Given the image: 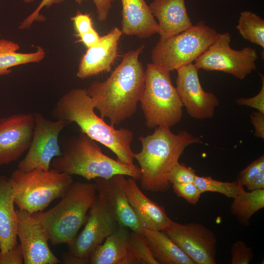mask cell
Returning a JSON list of instances; mask_svg holds the SVG:
<instances>
[{
    "label": "cell",
    "instance_id": "obj_1",
    "mask_svg": "<svg viewBox=\"0 0 264 264\" xmlns=\"http://www.w3.org/2000/svg\"><path fill=\"white\" fill-rule=\"evenodd\" d=\"M144 45L126 52L104 81L92 82L86 89L103 119L118 125L136 112L145 84V69L139 60Z\"/></svg>",
    "mask_w": 264,
    "mask_h": 264
},
{
    "label": "cell",
    "instance_id": "obj_2",
    "mask_svg": "<svg viewBox=\"0 0 264 264\" xmlns=\"http://www.w3.org/2000/svg\"><path fill=\"white\" fill-rule=\"evenodd\" d=\"M91 97L86 88H72L64 94L54 106L52 115L55 120L76 123L81 132L111 150L116 159L134 166V154L131 148L133 133L128 129H116L107 124L94 112Z\"/></svg>",
    "mask_w": 264,
    "mask_h": 264
},
{
    "label": "cell",
    "instance_id": "obj_3",
    "mask_svg": "<svg viewBox=\"0 0 264 264\" xmlns=\"http://www.w3.org/2000/svg\"><path fill=\"white\" fill-rule=\"evenodd\" d=\"M141 151L134 154L140 166L142 188L153 193L165 192L170 187V172L179 161L184 150L201 140L183 131L175 134L170 128L160 126L146 136H141Z\"/></svg>",
    "mask_w": 264,
    "mask_h": 264
},
{
    "label": "cell",
    "instance_id": "obj_4",
    "mask_svg": "<svg viewBox=\"0 0 264 264\" xmlns=\"http://www.w3.org/2000/svg\"><path fill=\"white\" fill-rule=\"evenodd\" d=\"M53 168L67 174L82 176L89 181L97 178L108 179L117 175L139 180V167L131 166L104 154L96 141L86 134L70 140L59 156L52 161Z\"/></svg>",
    "mask_w": 264,
    "mask_h": 264
},
{
    "label": "cell",
    "instance_id": "obj_5",
    "mask_svg": "<svg viewBox=\"0 0 264 264\" xmlns=\"http://www.w3.org/2000/svg\"><path fill=\"white\" fill-rule=\"evenodd\" d=\"M97 194L95 183L72 182L53 208L33 215L42 224L53 245L70 244L86 222Z\"/></svg>",
    "mask_w": 264,
    "mask_h": 264
},
{
    "label": "cell",
    "instance_id": "obj_6",
    "mask_svg": "<svg viewBox=\"0 0 264 264\" xmlns=\"http://www.w3.org/2000/svg\"><path fill=\"white\" fill-rule=\"evenodd\" d=\"M149 129L171 127L182 117L183 107L170 71L153 63L147 65L145 84L140 102Z\"/></svg>",
    "mask_w": 264,
    "mask_h": 264
},
{
    "label": "cell",
    "instance_id": "obj_7",
    "mask_svg": "<svg viewBox=\"0 0 264 264\" xmlns=\"http://www.w3.org/2000/svg\"><path fill=\"white\" fill-rule=\"evenodd\" d=\"M14 201L20 211L30 214L43 211L56 198H61L73 182L72 176L53 168L15 170L9 178Z\"/></svg>",
    "mask_w": 264,
    "mask_h": 264
},
{
    "label": "cell",
    "instance_id": "obj_8",
    "mask_svg": "<svg viewBox=\"0 0 264 264\" xmlns=\"http://www.w3.org/2000/svg\"><path fill=\"white\" fill-rule=\"evenodd\" d=\"M217 31L200 21L184 31L158 40L151 51L153 64L169 71L193 63L214 42Z\"/></svg>",
    "mask_w": 264,
    "mask_h": 264
},
{
    "label": "cell",
    "instance_id": "obj_9",
    "mask_svg": "<svg viewBox=\"0 0 264 264\" xmlns=\"http://www.w3.org/2000/svg\"><path fill=\"white\" fill-rule=\"evenodd\" d=\"M84 228L68 245L63 262L69 264H88L93 250L120 226L103 194H97L88 211Z\"/></svg>",
    "mask_w": 264,
    "mask_h": 264
},
{
    "label": "cell",
    "instance_id": "obj_10",
    "mask_svg": "<svg viewBox=\"0 0 264 264\" xmlns=\"http://www.w3.org/2000/svg\"><path fill=\"white\" fill-rule=\"evenodd\" d=\"M231 40L229 32L217 33L214 42L195 60L194 65L198 69L220 71L240 80L245 79L257 68V51L251 47L233 49Z\"/></svg>",
    "mask_w": 264,
    "mask_h": 264
},
{
    "label": "cell",
    "instance_id": "obj_11",
    "mask_svg": "<svg viewBox=\"0 0 264 264\" xmlns=\"http://www.w3.org/2000/svg\"><path fill=\"white\" fill-rule=\"evenodd\" d=\"M34 114L35 125L31 143L18 168L24 172L35 169L47 171L53 159L62 154L59 136L69 124L63 120H49L40 112Z\"/></svg>",
    "mask_w": 264,
    "mask_h": 264
},
{
    "label": "cell",
    "instance_id": "obj_12",
    "mask_svg": "<svg viewBox=\"0 0 264 264\" xmlns=\"http://www.w3.org/2000/svg\"><path fill=\"white\" fill-rule=\"evenodd\" d=\"M163 231L195 264H216L217 238L202 224H180L171 220Z\"/></svg>",
    "mask_w": 264,
    "mask_h": 264
},
{
    "label": "cell",
    "instance_id": "obj_13",
    "mask_svg": "<svg viewBox=\"0 0 264 264\" xmlns=\"http://www.w3.org/2000/svg\"><path fill=\"white\" fill-rule=\"evenodd\" d=\"M198 70L193 63L177 69L176 88L190 116L203 120L213 117L219 100L214 94L203 89Z\"/></svg>",
    "mask_w": 264,
    "mask_h": 264
},
{
    "label": "cell",
    "instance_id": "obj_14",
    "mask_svg": "<svg viewBox=\"0 0 264 264\" xmlns=\"http://www.w3.org/2000/svg\"><path fill=\"white\" fill-rule=\"evenodd\" d=\"M17 237L20 241L24 264H58L61 263L50 249L46 230L33 215L16 210Z\"/></svg>",
    "mask_w": 264,
    "mask_h": 264
},
{
    "label": "cell",
    "instance_id": "obj_15",
    "mask_svg": "<svg viewBox=\"0 0 264 264\" xmlns=\"http://www.w3.org/2000/svg\"><path fill=\"white\" fill-rule=\"evenodd\" d=\"M34 125V113H20L0 119V166L15 161L28 150Z\"/></svg>",
    "mask_w": 264,
    "mask_h": 264
},
{
    "label": "cell",
    "instance_id": "obj_16",
    "mask_svg": "<svg viewBox=\"0 0 264 264\" xmlns=\"http://www.w3.org/2000/svg\"><path fill=\"white\" fill-rule=\"evenodd\" d=\"M123 33L115 27L100 37L98 42L88 48L78 66L76 76L84 79L110 71L117 57L118 45Z\"/></svg>",
    "mask_w": 264,
    "mask_h": 264
},
{
    "label": "cell",
    "instance_id": "obj_17",
    "mask_svg": "<svg viewBox=\"0 0 264 264\" xmlns=\"http://www.w3.org/2000/svg\"><path fill=\"white\" fill-rule=\"evenodd\" d=\"M125 176L117 175L105 179H94L97 191L106 198L120 226L131 231L142 232V225L127 197L125 188Z\"/></svg>",
    "mask_w": 264,
    "mask_h": 264
},
{
    "label": "cell",
    "instance_id": "obj_18",
    "mask_svg": "<svg viewBox=\"0 0 264 264\" xmlns=\"http://www.w3.org/2000/svg\"><path fill=\"white\" fill-rule=\"evenodd\" d=\"M149 7L158 21L159 40H167L193 25L185 0H153Z\"/></svg>",
    "mask_w": 264,
    "mask_h": 264
},
{
    "label": "cell",
    "instance_id": "obj_19",
    "mask_svg": "<svg viewBox=\"0 0 264 264\" xmlns=\"http://www.w3.org/2000/svg\"><path fill=\"white\" fill-rule=\"evenodd\" d=\"M126 193L142 226L163 231L170 224L171 219L164 209L147 197L140 190L135 179H125Z\"/></svg>",
    "mask_w": 264,
    "mask_h": 264
},
{
    "label": "cell",
    "instance_id": "obj_20",
    "mask_svg": "<svg viewBox=\"0 0 264 264\" xmlns=\"http://www.w3.org/2000/svg\"><path fill=\"white\" fill-rule=\"evenodd\" d=\"M121 1L123 34L147 38L158 33V23L145 0Z\"/></svg>",
    "mask_w": 264,
    "mask_h": 264
},
{
    "label": "cell",
    "instance_id": "obj_21",
    "mask_svg": "<svg viewBox=\"0 0 264 264\" xmlns=\"http://www.w3.org/2000/svg\"><path fill=\"white\" fill-rule=\"evenodd\" d=\"M131 230L119 226L90 254V264H133L129 248Z\"/></svg>",
    "mask_w": 264,
    "mask_h": 264
},
{
    "label": "cell",
    "instance_id": "obj_22",
    "mask_svg": "<svg viewBox=\"0 0 264 264\" xmlns=\"http://www.w3.org/2000/svg\"><path fill=\"white\" fill-rule=\"evenodd\" d=\"M9 178L0 176V247L5 252L17 245V214Z\"/></svg>",
    "mask_w": 264,
    "mask_h": 264
},
{
    "label": "cell",
    "instance_id": "obj_23",
    "mask_svg": "<svg viewBox=\"0 0 264 264\" xmlns=\"http://www.w3.org/2000/svg\"><path fill=\"white\" fill-rule=\"evenodd\" d=\"M142 228L158 264H195L163 231Z\"/></svg>",
    "mask_w": 264,
    "mask_h": 264
},
{
    "label": "cell",
    "instance_id": "obj_24",
    "mask_svg": "<svg viewBox=\"0 0 264 264\" xmlns=\"http://www.w3.org/2000/svg\"><path fill=\"white\" fill-rule=\"evenodd\" d=\"M230 211L242 225L249 226L250 220L264 208V189L246 192L244 189L233 198Z\"/></svg>",
    "mask_w": 264,
    "mask_h": 264
},
{
    "label": "cell",
    "instance_id": "obj_25",
    "mask_svg": "<svg viewBox=\"0 0 264 264\" xmlns=\"http://www.w3.org/2000/svg\"><path fill=\"white\" fill-rule=\"evenodd\" d=\"M236 28L245 40L264 48V20L260 16L250 11H243Z\"/></svg>",
    "mask_w": 264,
    "mask_h": 264
},
{
    "label": "cell",
    "instance_id": "obj_26",
    "mask_svg": "<svg viewBox=\"0 0 264 264\" xmlns=\"http://www.w3.org/2000/svg\"><path fill=\"white\" fill-rule=\"evenodd\" d=\"M194 183L202 193L206 192L218 193L233 198L244 189V186L237 180L233 182H223L213 179L209 176L197 175Z\"/></svg>",
    "mask_w": 264,
    "mask_h": 264
},
{
    "label": "cell",
    "instance_id": "obj_27",
    "mask_svg": "<svg viewBox=\"0 0 264 264\" xmlns=\"http://www.w3.org/2000/svg\"><path fill=\"white\" fill-rule=\"evenodd\" d=\"M45 55V52L43 49L31 53L14 51L0 53V75L10 73V68L13 66L40 62Z\"/></svg>",
    "mask_w": 264,
    "mask_h": 264
},
{
    "label": "cell",
    "instance_id": "obj_28",
    "mask_svg": "<svg viewBox=\"0 0 264 264\" xmlns=\"http://www.w3.org/2000/svg\"><path fill=\"white\" fill-rule=\"evenodd\" d=\"M129 248L133 264H158L143 232L131 231Z\"/></svg>",
    "mask_w": 264,
    "mask_h": 264
},
{
    "label": "cell",
    "instance_id": "obj_29",
    "mask_svg": "<svg viewBox=\"0 0 264 264\" xmlns=\"http://www.w3.org/2000/svg\"><path fill=\"white\" fill-rule=\"evenodd\" d=\"M197 175L191 167L186 166L179 162L169 173L168 180L170 184L184 183H194Z\"/></svg>",
    "mask_w": 264,
    "mask_h": 264
},
{
    "label": "cell",
    "instance_id": "obj_30",
    "mask_svg": "<svg viewBox=\"0 0 264 264\" xmlns=\"http://www.w3.org/2000/svg\"><path fill=\"white\" fill-rule=\"evenodd\" d=\"M231 264H248L254 257L252 247L243 241L238 240L231 246Z\"/></svg>",
    "mask_w": 264,
    "mask_h": 264
},
{
    "label": "cell",
    "instance_id": "obj_31",
    "mask_svg": "<svg viewBox=\"0 0 264 264\" xmlns=\"http://www.w3.org/2000/svg\"><path fill=\"white\" fill-rule=\"evenodd\" d=\"M172 187L177 196L183 198L193 205L197 203L202 194L194 183L173 184Z\"/></svg>",
    "mask_w": 264,
    "mask_h": 264
},
{
    "label": "cell",
    "instance_id": "obj_32",
    "mask_svg": "<svg viewBox=\"0 0 264 264\" xmlns=\"http://www.w3.org/2000/svg\"><path fill=\"white\" fill-rule=\"evenodd\" d=\"M263 170L264 156L262 155L239 173L237 180L240 184L245 186L249 181Z\"/></svg>",
    "mask_w": 264,
    "mask_h": 264
},
{
    "label": "cell",
    "instance_id": "obj_33",
    "mask_svg": "<svg viewBox=\"0 0 264 264\" xmlns=\"http://www.w3.org/2000/svg\"><path fill=\"white\" fill-rule=\"evenodd\" d=\"M64 0H42L35 9L29 16L25 18L21 22L19 26V28L21 30L28 29L31 27L33 23L35 21L42 20V16L40 14V12L44 7H49L53 4L60 3ZM75 2L79 5H81L84 1L83 0H75Z\"/></svg>",
    "mask_w": 264,
    "mask_h": 264
},
{
    "label": "cell",
    "instance_id": "obj_34",
    "mask_svg": "<svg viewBox=\"0 0 264 264\" xmlns=\"http://www.w3.org/2000/svg\"><path fill=\"white\" fill-rule=\"evenodd\" d=\"M259 75L262 81V87L259 92L251 98H238L236 103L238 105L251 107L264 113V76L262 73H259Z\"/></svg>",
    "mask_w": 264,
    "mask_h": 264
},
{
    "label": "cell",
    "instance_id": "obj_35",
    "mask_svg": "<svg viewBox=\"0 0 264 264\" xmlns=\"http://www.w3.org/2000/svg\"><path fill=\"white\" fill-rule=\"evenodd\" d=\"M71 20L73 22L78 37L93 28L92 20L89 14L78 11L75 16L71 17Z\"/></svg>",
    "mask_w": 264,
    "mask_h": 264
},
{
    "label": "cell",
    "instance_id": "obj_36",
    "mask_svg": "<svg viewBox=\"0 0 264 264\" xmlns=\"http://www.w3.org/2000/svg\"><path fill=\"white\" fill-rule=\"evenodd\" d=\"M23 257L20 244L5 252H0V264H22Z\"/></svg>",
    "mask_w": 264,
    "mask_h": 264
},
{
    "label": "cell",
    "instance_id": "obj_37",
    "mask_svg": "<svg viewBox=\"0 0 264 264\" xmlns=\"http://www.w3.org/2000/svg\"><path fill=\"white\" fill-rule=\"evenodd\" d=\"M86 1L88 0H83ZM96 9L97 18L100 22L107 21L114 0H92Z\"/></svg>",
    "mask_w": 264,
    "mask_h": 264
},
{
    "label": "cell",
    "instance_id": "obj_38",
    "mask_svg": "<svg viewBox=\"0 0 264 264\" xmlns=\"http://www.w3.org/2000/svg\"><path fill=\"white\" fill-rule=\"evenodd\" d=\"M251 122L255 130V136L264 139V113L253 111L250 116Z\"/></svg>",
    "mask_w": 264,
    "mask_h": 264
},
{
    "label": "cell",
    "instance_id": "obj_39",
    "mask_svg": "<svg viewBox=\"0 0 264 264\" xmlns=\"http://www.w3.org/2000/svg\"><path fill=\"white\" fill-rule=\"evenodd\" d=\"M79 42L82 43L88 48L96 44L100 40L98 32L94 28L78 37Z\"/></svg>",
    "mask_w": 264,
    "mask_h": 264
},
{
    "label": "cell",
    "instance_id": "obj_40",
    "mask_svg": "<svg viewBox=\"0 0 264 264\" xmlns=\"http://www.w3.org/2000/svg\"><path fill=\"white\" fill-rule=\"evenodd\" d=\"M248 191L264 189V170L249 181L245 186Z\"/></svg>",
    "mask_w": 264,
    "mask_h": 264
},
{
    "label": "cell",
    "instance_id": "obj_41",
    "mask_svg": "<svg viewBox=\"0 0 264 264\" xmlns=\"http://www.w3.org/2000/svg\"><path fill=\"white\" fill-rule=\"evenodd\" d=\"M19 45L13 42L1 39L0 40V53L17 51Z\"/></svg>",
    "mask_w": 264,
    "mask_h": 264
},
{
    "label": "cell",
    "instance_id": "obj_42",
    "mask_svg": "<svg viewBox=\"0 0 264 264\" xmlns=\"http://www.w3.org/2000/svg\"><path fill=\"white\" fill-rule=\"evenodd\" d=\"M23 1L25 3H31L34 1V0H23Z\"/></svg>",
    "mask_w": 264,
    "mask_h": 264
},
{
    "label": "cell",
    "instance_id": "obj_43",
    "mask_svg": "<svg viewBox=\"0 0 264 264\" xmlns=\"http://www.w3.org/2000/svg\"></svg>",
    "mask_w": 264,
    "mask_h": 264
}]
</instances>
